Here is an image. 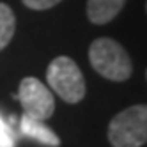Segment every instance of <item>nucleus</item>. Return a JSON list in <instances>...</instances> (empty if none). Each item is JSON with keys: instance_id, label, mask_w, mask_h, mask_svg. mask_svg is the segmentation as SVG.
Instances as JSON below:
<instances>
[{"instance_id": "obj_7", "label": "nucleus", "mask_w": 147, "mask_h": 147, "mask_svg": "<svg viewBox=\"0 0 147 147\" xmlns=\"http://www.w3.org/2000/svg\"><path fill=\"white\" fill-rule=\"evenodd\" d=\"M16 30V16L7 4L0 2V51H2L14 36Z\"/></svg>"}, {"instance_id": "obj_10", "label": "nucleus", "mask_w": 147, "mask_h": 147, "mask_svg": "<svg viewBox=\"0 0 147 147\" xmlns=\"http://www.w3.org/2000/svg\"><path fill=\"white\" fill-rule=\"evenodd\" d=\"M145 78H147V71H145Z\"/></svg>"}, {"instance_id": "obj_9", "label": "nucleus", "mask_w": 147, "mask_h": 147, "mask_svg": "<svg viewBox=\"0 0 147 147\" xmlns=\"http://www.w3.org/2000/svg\"><path fill=\"white\" fill-rule=\"evenodd\" d=\"M22 2L32 11H46V9L57 5L62 0H22Z\"/></svg>"}, {"instance_id": "obj_11", "label": "nucleus", "mask_w": 147, "mask_h": 147, "mask_svg": "<svg viewBox=\"0 0 147 147\" xmlns=\"http://www.w3.org/2000/svg\"><path fill=\"white\" fill-rule=\"evenodd\" d=\"M145 11H147V4H145Z\"/></svg>"}, {"instance_id": "obj_5", "label": "nucleus", "mask_w": 147, "mask_h": 147, "mask_svg": "<svg viewBox=\"0 0 147 147\" xmlns=\"http://www.w3.org/2000/svg\"><path fill=\"white\" fill-rule=\"evenodd\" d=\"M20 133L39 142V144H43V145H48V147H59L60 145V138L55 135L53 129L45 124V121L32 119L25 113L20 119Z\"/></svg>"}, {"instance_id": "obj_4", "label": "nucleus", "mask_w": 147, "mask_h": 147, "mask_svg": "<svg viewBox=\"0 0 147 147\" xmlns=\"http://www.w3.org/2000/svg\"><path fill=\"white\" fill-rule=\"evenodd\" d=\"M16 98L23 107V113L32 119L48 121L55 112L53 92L34 76H27L22 80Z\"/></svg>"}, {"instance_id": "obj_3", "label": "nucleus", "mask_w": 147, "mask_h": 147, "mask_svg": "<svg viewBox=\"0 0 147 147\" xmlns=\"http://www.w3.org/2000/svg\"><path fill=\"white\" fill-rule=\"evenodd\" d=\"M46 82L50 89L66 103H80L85 96V78L75 60L60 55L50 62L46 69Z\"/></svg>"}, {"instance_id": "obj_6", "label": "nucleus", "mask_w": 147, "mask_h": 147, "mask_svg": "<svg viewBox=\"0 0 147 147\" xmlns=\"http://www.w3.org/2000/svg\"><path fill=\"white\" fill-rule=\"evenodd\" d=\"M126 0H87V18L94 25H105L117 16Z\"/></svg>"}, {"instance_id": "obj_8", "label": "nucleus", "mask_w": 147, "mask_h": 147, "mask_svg": "<svg viewBox=\"0 0 147 147\" xmlns=\"http://www.w3.org/2000/svg\"><path fill=\"white\" fill-rule=\"evenodd\" d=\"M16 140H14V131L13 128L9 126L2 115H0V147H14Z\"/></svg>"}, {"instance_id": "obj_1", "label": "nucleus", "mask_w": 147, "mask_h": 147, "mask_svg": "<svg viewBox=\"0 0 147 147\" xmlns=\"http://www.w3.org/2000/svg\"><path fill=\"white\" fill-rule=\"evenodd\" d=\"M89 60L94 71L110 82H126L131 76V59L117 41L99 37L89 46Z\"/></svg>"}, {"instance_id": "obj_2", "label": "nucleus", "mask_w": 147, "mask_h": 147, "mask_svg": "<svg viewBox=\"0 0 147 147\" xmlns=\"http://www.w3.org/2000/svg\"><path fill=\"white\" fill-rule=\"evenodd\" d=\"M112 147H142L147 144V105H133L119 112L108 124Z\"/></svg>"}]
</instances>
